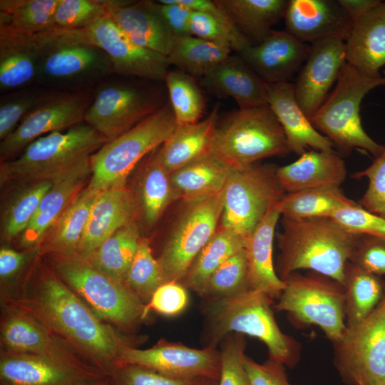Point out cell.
Returning a JSON list of instances; mask_svg holds the SVG:
<instances>
[{
    "mask_svg": "<svg viewBox=\"0 0 385 385\" xmlns=\"http://www.w3.org/2000/svg\"><path fill=\"white\" fill-rule=\"evenodd\" d=\"M218 385H250L245 366V339L240 334H230L222 341Z\"/></svg>",
    "mask_w": 385,
    "mask_h": 385,
    "instance_id": "49",
    "label": "cell"
},
{
    "mask_svg": "<svg viewBox=\"0 0 385 385\" xmlns=\"http://www.w3.org/2000/svg\"><path fill=\"white\" fill-rule=\"evenodd\" d=\"M232 166L220 156L209 153L170 173L173 185L187 203L221 192Z\"/></svg>",
    "mask_w": 385,
    "mask_h": 385,
    "instance_id": "31",
    "label": "cell"
},
{
    "mask_svg": "<svg viewBox=\"0 0 385 385\" xmlns=\"http://www.w3.org/2000/svg\"><path fill=\"white\" fill-rule=\"evenodd\" d=\"M91 103L89 95L83 93L43 98L22 118L14 132L1 140V160L14 156L43 135L84 122Z\"/></svg>",
    "mask_w": 385,
    "mask_h": 385,
    "instance_id": "15",
    "label": "cell"
},
{
    "mask_svg": "<svg viewBox=\"0 0 385 385\" xmlns=\"http://www.w3.org/2000/svg\"><path fill=\"white\" fill-rule=\"evenodd\" d=\"M38 53L28 34L0 26V86L1 89L21 86L36 71Z\"/></svg>",
    "mask_w": 385,
    "mask_h": 385,
    "instance_id": "34",
    "label": "cell"
},
{
    "mask_svg": "<svg viewBox=\"0 0 385 385\" xmlns=\"http://www.w3.org/2000/svg\"><path fill=\"white\" fill-rule=\"evenodd\" d=\"M219 104L203 120L178 125L158 150L159 160L171 173L210 153L214 131L219 118Z\"/></svg>",
    "mask_w": 385,
    "mask_h": 385,
    "instance_id": "30",
    "label": "cell"
},
{
    "mask_svg": "<svg viewBox=\"0 0 385 385\" xmlns=\"http://www.w3.org/2000/svg\"><path fill=\"white\" fill-rule=\"evenodd\" d=\"M165 81L178 124L198 122L204 112L205 100L193 77L180 70L169 71Z\"/></svg>",
    "mask_w": 385,
    "mask_h": 385,
    "instance_id": "44",
    "label": "cell"
},
{
    "mask_svg": "<svg viewBox=\"0 0 385 385\" xmlns=\"http://www.w3.org/2000/svg\"><path fill=\"white\" fill-rule=\"evenodd\" d=\"M350 262L375 275H385V240L361 235Z\"/></svg>",
    "mask_w": 385,
    "mask_h": 385,
    "instance_id": "54",
    "label": "cell"
},
{
    "mask_svg": "<svg viewBox=\"0 0 385 385\" xmlns=\"http://www.w3.org/2000/svg\"><path fill=\"white\" fill-rule=\"evenodd\" d=\"M280 216L276 205L272 207L246 239L244 247L248 267V288L261 291L273 300L279 297L285 287L273 262L274 232Z\"/></svg>",
    "mask_w": 385,
    "mask_h": 385,
    "instance_id": "26",
    "label": "cell"
},
{
    "mask_svg": "<svg viewBox=\"0 0 385 385\" xmlns=\"http://www.w3.org/2000/svg\"><path fill=\"white\" fill-rule=\"evenodd\" d=\"M91 157L53 179L33 219L20 236L21 247L37 249L48 231L83 190L88 178H91Z\"/></svg>",
    "mask_w": 385,
    "mask_h": 385,
    "instance_id": "22",
    "label": "cell"
},
{
    "mask_svg": "<svg viewBox=\"0 0 385 385\" xmlns=\"http://www.w3.org/2000/svg\"><path fill=\"white\" fill-rule=\"evenodd\" d=\"M0 346L10 352L85 363L34 317L4 302H1Z\"/></svg>",
    "mask_w": 385,
    "mask_h": 385,
    "instance_id": "19",
    "label": "cell"
},
{
    "mask_svg": "<svg viewBox=\"0 0 385 385\" xmlns=\"http://www.w3.org/2000/svg\"><path fill=\"white\" fill-rule=\"evenodd\" d=\"M354 22L361 18L381 1L379 0H338Z\"/></svg>",
    "mask_w": 385,
    "mask_h": 385,
    "instance_id": "59",
    "label": "cell"
},
{
    "mask_svg": "<svg viewBox=\"0 0 385 385\" xmlns=\"http://www.w3.org/2000/svg\"><path fill=\"white\" fill-rule=\"evenodd\" d=\"M178 125L173 109L168 104L106 142L91 156L92 173L87 187L98 192L124 187L136 165L162 145Z\"/></svg>",
    "mask_w": 385,
    "mask_h": 385,
    "instance_id": "8",
    "label": "cell"
},
{
    "mask_svg": "<svg viewBox=\"0 0 385 385\" xmlns=\"http://www.w3.org/2000/svg\"><path fill=\"white\" fill-rule=\"evenodd\" d=\"M346 63L345 42L329 38L310 44L294 84L296 99L309 119L321 107Z\"/></svg>",
    "mask_w": 385,
    "mask_h": 385,
    "instance_id": "18",
    "label": "cell"
},
{
    "mask_svg": "<svg viewBox=\"0 0 385 385\" xmlns=\"http://www.w3.org/2000/svg\"><path fill=\"white\" fill-rule=\"evenodd\" d=\"M284 19L286 31L307 43L329 38L345 42L354 24L338 0H289Z\"/></svg>",
    "mask_w": 385,
    "mask_h": 385,
    "instance_id": "21",
    "label": "cell"
},
{
    "mask_svg": "<svg viewBox=\"0 0 385 385\" xmlns=\"http://www.w3.org/2000/svg\"><path fill=\"white\" fill-rule=\"evenodd\" d=\"M347 170L339 153L327 150H306L294 162L277 167V177L287 192L340 185L345 180Z\"/></svg>",
    "mask_w": 385,
    "mask_h": 385,
    "instance_id": "27",
    "label": "cell"
},
{
    "mask_svg": "<svg viewBox=\"0 0 385 385\" xmlns=\"http://www.w3.org/2000/svg\"><path fill=\"white\" fill-rule=\"evenodd\" d=\"M43 55L41 68L47 76L66 78L83 73L98 61L95 47L83 44H62L36 48Z\"/></svg>",
    "mask_w": 385,
    "mask_h": 385,
    "instance_id": "43",
    "label": "cell"
},
{
    "mask_svg": "<svg viewBox=\"0 0 385 385\" xmlns=\"http://www.w3.org/2000/svg\"><path fill=\"white\" fill-rule=\"evenodd\" d=\"M366 178L368 188L358 204L367 211L385 218V150L366 169L353 175Z\"/></svg>",
    "mask_w": 385,
    "mask_h": 385,
    "instance_id": "51",
    "label": "cell"
},
{
    "mask_svg": "<svg viewBox=\"0 0 385 385\" xmlns=\"http://www.w3.org/2000/svg\"><path fill=\"white\" fill-rule=\"evenodd\" d=\"M284 282L285 287L274 309L285 312L295 327L317 326L332 344L337 342L346 327L344 286L314 272H295Z\"/></svg>",
    "mask_w": 385,
    "mask_h": 385,
    "instance_id": "10",
    "label": "cell"
},
{
    "mask_svg": "<svg viewBox=\"0 0 385 385\" xmlns=\"http://www.w3.org/2000/svg\"><path fill=\"white\" fill-rule=\"evenodd\" d=\"M201 83L214 95L234 99L239 108L267 105V83L239 55H230L202 77Z\"/></svg>",
    "mask_w": 385,
    "mask_h": 385,
    "instance_id": "29",
    "label": "cell"
},
{
    "mask_svg": "<svg viewBox=\"0 0 385 385\" xmlns=\"http://www.w3.org/2000/svg\"><path fill=\"white\" fill-rule=\"evenodd\" d=\"M247 276V260L242 248L215 270L197 294L206 299L235 296L249 289Z\"/></svg>",
    "mask_w": 385,
    "mask_h": 385,
    "instance_id": "45",
    "label": "cell"
},
{
    "mask_svg": "<svg viewBox=\"0 0 385 385\" xmlns=\"http://www.w3.org/2000/svg\"><path fill=\"white\" fill-rule=\"evenodd\" d=\"M357 203L340 187H324L285 193L276 207L284 217L302 220L332 217L338 210Z\"/></svg>",
    "mask_w": 385,
    "mask_h": 385,
    "instance_id": "35",
    "label": "cell"
},
{
    "mask_svg": "<svg viewBox=\"0 0 385 385\" xmlns=\"http://www.w3.org/2000/svg\"><path fill=\"white\" fill-rule=\"evenodd\" d=\"M332 218L352 233L385 240V218L367 211L358 203L338 210Z\"/></svg>",
    "mask_w": 385,
    "mask_h": 385,
    "instance_id": "52",
    "label": "cell"
},
{
    "mask_svg": "<svg viewBox=\"0 0 385 385\" xmlns=\"http://www.w3.org/2000/svg\"><path fill=\"white\" fill-rule=\"evenodd\" d=\"M361 235L352 233L332 217L282 218L277 235L279 254L276 272L283 281L300 270L329 277L342 285L344 270Z\"/></svg>",
    "mask_w": 385,
    "mask_h": 385,
    "instance_id": "2",
    "label": "cell"
},
{
    "mask_svg": "<svg viewBox=\"0 0 385 385\" xmlns=\"http://www.w3.org/2000/svg\"><path fill=\"white\" fill-rule=\"evenodd\" d=\"M125 282L145 304L153 292L166 282L158 260L153 255L149 242L145 239L140 241Z\"/></svg>",
    "mask_w": 385,
    "mask_h": 385,
    "instance_id": "46",
    "label": "cell"
},
{
    "mask_svg": "<svg viewBox=\"0 0 385 385\" xmlns=\"http://www.w3.org/2000/svg\"><path fill=\"white\" fill-rule=\"evenodd\" d=\"M189 301L187 289L179 282L170 281L160 285L145 304L148 314L153 310L158 314L172 317L180 314Z\"/></svg>",
    "mask_w": 385,
    "mask_h": 385,
    "instance_id": "53",
    "label": "cell"
},
{
    "mask_svg": "<svg viewBox=\"0 0 385 385\" xmlns=\"http://www.w3.org/2000/svg\"><path fill=\"white\" fill-rule=\"evenodd\" d=\"M1 302L34 317L85 363L108 376L122 349L134 340L103 321L46 264L6 292Z\"/></svg>",
    "mask_w": 385,
    "mask_h": 385,
    "instance_id": "1",
    "label": "cell"
},
{
    "mask_svg": "<svg viewBox=\"0 0 385 385\" xmlns=\"http://www.w3.org/2000/svg\"><path fill=\"white\" fill-rule=\"evenodd\" d=\"M178 198L170 173L161 164L157 150L148 160L140 183V204L147 225L152 227Z\"/></svg>",
    "mask_w": 385,
    "mask_h": 385,
    "instance_id": "40",
    "label": "cell"
},
{
    "mask_svg": "<svg viewBox=\"0 0 385 385\" xmlns=\"http://www.w3.org/2000/svg\"><path fill=\"white\" fill-rule=\"evenodd\" d=\"M206 299L207 346L216 347L230 334H246L266 345L269 359L289 369L297 365L302 344L281 330L274 315V300L266 294L249 289L230 297Z\"/></svg>",
    "mask_w": 385,
    "mask_h": 385,
    "instance_id": "3",
    "label": "cell"
},
{
    "mask_svg": "<svg viewBox=\"0 0 385 385\" xmlns=\"http://www.w3.org/2000/svg\"><path fill=\"white\" fill-rule=\"evenodd\" d=\"M190 32L194 36L227 46L238 53L252 45L242 34L234 32L215 17L201 11H192Z\"/></svg>",
    "mask_w": 385,
    "mask_h": 385,
    "instance_id": "48",
    "label": "cell"
},
{
    "mask_svg": "<svg viewBox=\"0 0 385 385\" xmlns=\"http://www.w3.org/2000/svg\"><path fill=\"white\" fill-rule=\"evenodd\" d=\"M210 153L232 167H245L290 153L285 134L268 105L239 108L216 125Z\"/></svg>",
    "mask_w": 385,
    "mask_h": 385,
    "instance_id": "9",
    "label": "cell"
},
{
    "mask_svg": "<svg viewBox=\"0 0 385 385\" xmlns=\"http://www.w3.org/2000/svg\"><path fill=\"white\" fill-rule=\"evenodd\" d=\"M38 48L62 44H83L102 50L114 71L122 75L165 81L170 64L166 56L133 43L107 15L78 29L51 27L30 35Z\"/></svg>",
    "mask_w": 385,
    "mask_h": 385,
    "instance_id": "5",
    "label": "cell"
},
{
    "mask_svg": "<svg viewBox=\"0 0 385 385\" xmlns=\"http://www.w3.org/2000/svg\"><path fill=\"white\" fill-rule=\"evenodd\" d=\"M73 385H113L110 378L108 376L87 379Z\"/></svg>",
    "mask_w": 385,
    "mask_h": 385,
    "instance_id": "60",
    "label": "cell"
},
{
    "mask_svg": "<svg viewBox=\"0 0 385 385\" xmlns=\"http://www.w3.org/2000/svg\"><path fill=\"white\" fill-rule=\"evenodd\" d=\"M310 50L285 31L272 30L260 43L238 53L247 65L267 84L289 82L299 73Z\"/></svg>",
    "mask_w": 385,
    "mask_h": 385,
    "instance_id": "20",
    "label": "cell"
},
{
    "mask_svg": "<svg viewBox=\"0 0 385 385\" xmlns=\"http://www.w3.org/2000/svg\"><path fill=\"white\" fill-rule=\"evenodd\" d=\"M277 168L257 163L232 168L223 190L222 228L246 240L286 193L277 179Z\"/></svg>",
    "mask_w": 385,
    "mask_h": 385,
    "instance_id": "11",
    "label": "cell"
},
{
    "mask_svg": "<svg viewBox=\"0 0 385 385\" xmlns=\"http://www.w3.org/2000/svg\"><path fill=\"white\" fill-rule=\"evenodd\" d=\"M105 376L86 363L0 350V385H73Z\"/></svg>",
    "mask_w": 385,
    "mask_h": 385,
    "instance_id": "17",
    "label": "cell"
},
{
    "mask_svg": "<svg viewBox=\"0 0 385 385\" xmlns=\"http://www.w3.org/2000/svg\"><path fill=\"white\" fill-rule=\"evenodd\" d=\"M106 14L105 1L59 0L54 16V26L83 28Z\"/></svg>",
    "mask_w": 385,
    "mask_h": 385,
    "instance_id": "50",
    "label": "cell"
},
{
    "mask_svg": "<svg viewBox=\"0 0 385 385\" xmlns=\"http://www.w3.org/2000/svg\"><path fill=\"white\" fill-rule=\"evenodd\" d=\"M141 238L134 221L122 227L85 259L106 274L125 282Z\"/></svg>",
    "mask_w": 385,
    "mask_h": 385,
    "instance_id": "37",
    "label": "cell"
},
{
    "mask_svg": "<svg viewBox=\"0 0 385 385\" xmlns=\"http://www.w3.org/2000/svg\"><path fill=\"white\" fill-rule=\"evenodd\" d=\"M160 107L150 94L138 88L111 86L97 94L86 112L84 123L110 141Z\"/></svg>",
    "mask_w": 385,
    "mask_h": 385,
    "instance_id": "16",
    "label": "cell"
},
{
    "mask_svg": "<svg viewBox=\"0 0 385 385\" xmlns=\"http://www.w3.org/2000/svg\"><path fill=\"white\" fill-rule=\"evenodd\" d=\"M53 180L25 183L8 201L1 215V238L11 241L24 232Z\"/></svg>",
    "mask_w": 385,
    "mask_h": 385,
    "instance_id": "42",
    "label": "cell"
},
{
    "mask_svg": "<svg viewBox=\"0 0 385 385\" xmlns=\"http://www.w3.org/2000/svg\"><path fill=\"white\" fill-rule=\"evenodd\" d=\"M346 63L361 74L381 76L385 66V2L380 1L354 24L345 41Z\"/></svg>",
    "mask_w": 385,
    "mask_h": 385,
    "instance_id": "28",
    "label": "cell"
},
{
    "mask_svg": "<svg viewBox=\"0 0 385 385\" xmlns=\"http://www.w3.org/2000/svg\"><path fill=\"white\" fill-rule=\"evenodd\" d=\"M108 376L113 385H218L217 379L173 377L130 364L119 365Z\"/></svg>",
    "mask_w": 385,
    "mask_h": 385,
    "instance_id": "47",
    "label": "cell"
},
{
    "mask_svg": "<svg viewBox=\"0 0 385 385\" xmlns=\"http://www.w3.org/2000/svg\"><path fill=\"white\" fill-rule=\"evenodd\" d=\"M135 212L134 199L125 186L99 192L91 206L78 255L88 257L114 232L133 221Z\"/></svg>",
    "mask_w": 385,
    "mask_h": 385,
    "instance_id": "25",
    "label": "cell"
},
{
    "mask_svg": "<svg viewBox=\"0 0 385 385\" xmlns=\"http://www.w3.org/2000/svg\"><path fill=\"white\" fill-rule=\"evenodd\" d=\"M267 105L279 122L290 152L302 155L307 148L327 150L332 142L312 124L298 103L290 82L267 84Z\"/></svg>",
    "mask_w": 385,
    "mask_h": 385,
    "instance_id": "24",
    "label": "cell"
},
{
    "mask_svg": "<svg viewBox=\"0 0 385 385\" xmlns=\"http://www.w3.org/2000/svg\"><path fill=\"white\" fill-rule=\"evenodd\" d=\"M245 366L250 385H292L284 366L279 361L268 359L260 364L246 355Z\"/></svg>",
    "mask_w": 385,
    "mask_h": 385,
    "instance_id": "56",
    "label": "cell"
},
{
    "mask_svg": "<svg viewBox=\"0 0 385 385\" xmlns=\"http://www.w3.org/2000/svg\"><path fill=\"white\" fill-rule=\"evenodd\" d=\"M35 255H38L36 249L18 251L6 247L1 248V293L10 290L16 284V278Z\"/></svg>",
    "mask_w": 385,
    "mask_h": 385,
    "instance_id": "55",
    "label": "cell"
},
{
    "mask_svg": "<svg viewBox=\"0 0 385 385\" xmlns=\"http://www.w3.org/2000/svg\"><path fill=\"white\" fill-rule=\"evenodd\" d=\"M232 50L192 35L175 37L168 63L191 76L203 77L225 60Z\"/></svg>",
    "mask_w": 385,
    "mask_h": 385,
    "instance_id": "38",
    "label": "cell"
},
{
    "mask_svg": "<svg viewBox=\"0 0 385 385\" xmlns=\"http://www.w3.org/2000/svg\"><path fill=\"white\" fill-rule=\"evenodd\" d=\"M223 207V190L188 203L167 240L158 262L166 282H180L197 255L217 230Z\"/></svg>",
    "mask_w": 385,
    "mask_h": 385,
    "instance_id": "13",
    "label": "cell"
},
{
    "mask_svg": "<svg viewBox=\"0 0 385 385\" xmlns=\"http://www.w3.org/2000/svg\"><path fill=\"white\" fill-rule=\"evenodd\" d=\"M381 86H385V75L367 77L346 63L334 90L309 118L310 122L342 153L359 148L379 156L385 146L374 141L364 130L360 106L369 92Z\"/></svg>",
    "mask_w": 385,
    "mask_h": 385,
    "instance_id": "7",
    "label": "cell"
},
{
    "mask_svg": "<svg viewBox=\"0 0 385 385\" xmlns=\"http://www.w3.org/2000/svg\"><path fill=\"white\" fill-rule=\"evenodd\" d=\"M333 346L334 366L346 385H385V295Z\"/></svg>",
    "mask_w": 385,
    "mask_h": 385,
    "instance_id": "12",
    "label": "cell"
},
{
    "mask_svg": "<svg viewBox=\"0 0 385 385\" xmlns=\"http://www.w3.org/2000/svg\"><path fill=\"white\" fill-rule=\"evenodd\" d=\"M252 45L261 43L284 18L287 0H215Z\"/></svg>",
    "mask_w": 385,
    "mask_h": 385,
    "instance_id": "33",
    "label": "cell"
},
{
    "mask_svg": "<svg viewBox=\"0 0 385 385\" xmlns=\"http://www.w3.org/2000/svg\"><path fill=\"white\" fill-rule=\"evenodd\" d=\"M42 99L21 97L7 101L0 107V138L10 135L18 126L19 120L36 106Z\"/></svg>",
    "mask_w": 385,
    "mask_h": 385,
    "instance_id": "57",
    "label": "cell"
},
{
    "mask_svg": "<svg viewBox=\"0 0 385 385\" xmlns=\"http://www.w3.org/2000/svg\"><path fill=\"white\" fill-rule=\"evenodd\" d=\"M122 364L139 366L173 377L219 380L220 351L215 346L195 349L162 339L148 349L124 346L119 358V365Z\"/></svg>",
    "mask_w": 385,
    "mask_h": 385,
    "instance_id": "14",
    "label": "cell"
},
{
    "mask_svg": "<svg viewBox=\"0 0 385 385\" xmlns=\"http://www.w3.org/2000/svg\"><path fill=\"white\" fill-rule=\"evenodd\" d=\"M98 192L85 188L72 200L37 247L38 255H78L91 206Z\"/></svg>",
    "mask_w": 385,
    "mask_h": 385,
    "instance_id": "32",
    "label": "cell"
},
{
    "mask_svg": "<svg viewBox=\"0 0 385 385\" xmlns=\"http://www.w3.org/2000/svg\"><path fill=\"white\" fill-rule=\"evenodd\" d=\"M107 16L135 44L168 56L174 36L160 15L157 4L150 1L131 2L105 1Z\"/></svg>",
    "mask_w": 385,
    "mask_h": 385,
    "instance_id": "23",
    "label": "cell"
},
{
    "mask_svg": "<svg viewBox=\"0 0 385 385\" xmlns=\"http://www.w3.org/2000/svg\"><path fill=\"white\" fill-rule=\"evenodd\" d=\"M157 8L174 37L190 36L192 10L176 0H160Z\"/></svg>",
    "mask_w": 385,
    "mask_h": 385,
    "instance_id": "58",
    "label": "cell"
},
{
    "mask_svg": "<svg viewBox=\"0 0 385 385\" xmlns=\"http://www.w3.org/2000/svg\"><path fill=\"white\" fill-rule=\"evenodd\" d=\"M344 312L346 327L364 320L385 295V280L347 262L344 270Z\"/></svg>",
    "mask_w": 385,
    "mask_h": 385,
    "instance_id": "36",
    "label": "cell"
},
{
    "mask_svg": "<svg viewBox=\"0 0 385 385\" xmlns=\"http://www.w3.org/2000/svg\"><path fill=\"white\" fill-rule=\"evenodd\" d=\"M59 0H1V26L26 34H36L54 26Z\"/></svg>",
    "mask_w": 385,
    "mask_h": 385,
    "instance_id": "41",
    "label": "cell"
},
{
    "mask_svg": "<svg viewBox=\"0 0 385 385\" xmlns=\"http://www.w3.org/2000/svg\"><path fill=\"white\" fill-rule=\"evenodd\" d=\"M245 240L221 227L202 249L180 282L187 289L198 292L224 262L245 247Z\"/></svg>",
    "mask_w": 385,
    "mask_h": 385,
    "instance_id": "39",
    "label": "cell"
},
{
    "mask_svg": "<svg viewBox=\"0 0 385 385\" xmlns=\"http://www.w3.org/2000/svg\"><path fill=\"white\" fill-rule=\"evenodd\" d=\"M106 142L86 123L43 135L28 145L18 158L1 163V183L53 180L90 158Z\"/></svg>",
    "mask_w": 385,
    "mask_h": 385,
    "instance_id": "6",
    "label": "cell"
},
{
    "mask_svg": "<svg viewBox=\"0 0 385 385\" xmlns=\"http://www.w3.org/2000/svg\"><path fill=\"white\" fill-rule=\"evenodd\" d=\"M46 264L103 321L123 333L134 332L148 317L145 304L123 281L78 255H43Z\"/></svg>",
    "mask_w": 385,
    "mask_h": 385,
    "instance_id": "4",
    "label": "cell"
}]
</instances>
